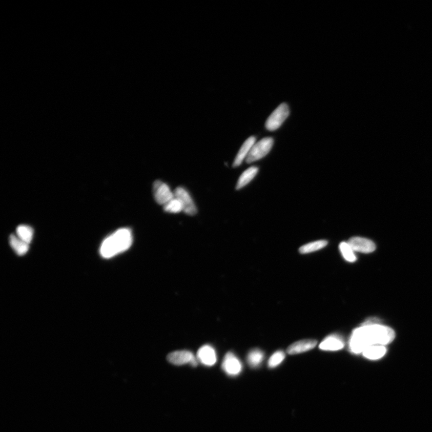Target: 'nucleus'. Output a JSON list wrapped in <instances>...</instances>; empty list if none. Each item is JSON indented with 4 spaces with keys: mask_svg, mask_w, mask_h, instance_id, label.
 <instances>
[{
    "mask_svg": "<svg viewBox=\"0 0 432 432\" xmlns=\"http://www.w3.org/2000/svg\"><path fill=\"white\" fill-rule=\"evenodd\" d=\"M395 338V333L392 328L369 319L353 332L349 342L350 350L354 354L363 353L368 346H384Z\"/></svg>",
    "mask_w": 432,
    "mask_h": 432,
    "instance_id": "obj_1",
    "label": "nucleus"
},
{
    "mask_svg": "<svg viewBox=\"0 0 432 432\" xmlns=\"http://www.w3.org/2000/svg\"><path fill=\"white\" fill-rule=\"evenodd\" d=\"M133 242L131 230L121 228L112 234L103 241L100 253L104 258H111L131 248Z\"/></svg>",
    "mask_w": 432,
    "mask_h": 432,
    "instance_id": "obj_2",
    "label": "nucleus"
},
{
    "mask_svg": "<svg viewBox=\"0 0 432 432\" xmlns=\"http://www.w3.org/2000/svg\"><path fill=\"white\" fill-rule=\"evenodd\" d=\"M274 140L272 138H265L255 143L249 153L246 162L251 163L262 159L268 154L272 149Z\"/></svg>",
    "mask_w": 432,
    "mask_h": 432,
    "instance_id": "obj_3",
    "label": "nucleus"
},
{
    "mask_svg": "<svg viewBox=\"0 0 432 432\" xmlns=\"http://www.w3.org/2000/svg\"><path fill=\"white\" fill-rule=\"evenodd\" d=\"M290 115L289 107L286 104H282L270 115L266 121L265 127L270 131H276L279 129Z\"/></svg>",
    "mask_w": 432,
    "mask_h": 432,
    "instance_id": "obj_4",
    "label": "nucleus"
},
{
    "mask_svg": "<svg viewBox=\"0 0 432 432\" xmlns=\"http://www.w3.org/2000/svg\"><path fill=\"white\" fill-rule=\"evenodd\" d=\"M168 360L171 364L177 366L188 363L193 367L198 366V358L189 351H178L171 353L168 356Z\"/></svg>",
    "mask_w": 432,
    "mask_h": 432,
    "instance_id": "obj_5",
    "label": "nucleus"
},
{
    "mask_svg": "<svg viewBox=\"0 0 432 432\" xmlns=\"http://www.w3.org/2000/svg\"><path fill=\"white\" fill-rule=\"evenodd\" d=\"M174 197L180 201L182 207V212L190 216L197 213L196 205L191 195L184 188H177L174 192Z\"/></svg>",
    "mask_w": 432,
    "mask_h": 432,
    "instance_id": "obj_6",
    "label": "nucleus"
},
{
    "mask_svg": "<svg viewBox=\"0 0 432 432\" xmlns=\"http://www.w3.org/2000/svg\"><path fill=\"white\" fill-rule=\"evenodd\" d=\"M153 192L156 201L160 205H165L174 198V193L172 192L169 186L160 181L154 182Z\"/></svg>",
    "mask_w": 432,
    "mask_h": 432,
    "instance_id": "obj_7",
    "label": "nucleus"
},
{
    "mask_svg": "<svg viewBox=\"0 0 432 432\" xmlns=\"http://www.w3.org/2000/svg\"><path fill=\"white\" fill-rule=\"evenodd\" d=\"M222 368L228 375L236 376L240 374L242 364L233 353H228L224 357Z\"/></svg>",
    "mask_w": 432,
    "mask_h": 432,
    "instance_id": "obj_8",
    "label": "nucleus"
},
{
    "mask_svg": "<svg viewBox=\"0 0 432 432\" xmlns=\"http://www.w3.org/2000/svg\"><path fill=\"white\" fill-rule=\"evenodd\" d=\"M347 243L351 245L354 252L369 254L375 251L376 246L373 241L362 237H353L349 239Z\"/></svg>",
    "mask_w": 432,
    "mask_h": 432,
    "instance_id": "obj_9",
    "label": "nucleus"
},
{
    "mask_svg": "<svg viewBox=\"0 0 432 432\" xmlns=\"http://www.w3.org/2000/svg\"><path fill=\"white\" fill-rule=\"evenodd\" d=\"M197 358L205 366H213L217 361L216 351L212 346L210 345L203 346L198 351Z\"/></svg>",
    "mask_w": 432,
    "mask_h": 432,
    "instance_id": "obj_10",
    "label": "nucleus"
},
{
    "mask_svg": "<svg viewBox=\"0 0 432 432\" xmlns=\"http://www.w3.org/2000/svg\"><path fill=\"white\" fill-rule=\"evenodd\" d=\"M317 344V341L315 340L305 339L300 340V341L292 344L288 347L287 352L290 355L303 353L314 348Z\"/></svg>",
    "mask_w": 432,
    "mask_h": 432,
    "instance_id": "obj_11",
    "label": "nucleus"
},
{
    "mask_svg": "<svg viewBox=\"0 0 432 432\" xmlns=\"http://www.w3.org/2000/svg\"><path fill=\"white\" fill-rule=\"evenodd\" d=\"M345 343L341 337L338 335H331L323 340L319 345V348L324 351H335L343 348Z\"/></svg>",
    "mask_w": 432,
    "mask_h": 432,
    "instance_id": "obj_12",
    "label": "nucleus"
},
{
    "mask_svg": "<svg viewBox=\"0 0 432 432\" xmlns=\"http://www.w3.org/2000/svg\"><path fill=\"white\" fill-rule=\"evenodd\" d=\"M255 142L256 138L254 136H251L250 138H249L246 140H245L243 144V146H241L240 150H239L236 157H235L233 163L234 167L240 166L242 162H243V160L245 159H246L249 153L251 152L252 147L254 146V144L256 143Z\"/></svg>",
    "mask_w": 432,
    "mask_h": 432,
    "instance_id": "obj_13",
    "label": "nucleus"
},
{
    "mask_svg": "<svg viewBox=\"0 0 432 432\" xmlns=\"http://www.w3.org/2000/svg\"><path fill=\"white\" fill-rule=\"evenodd\" d=\"M258 172V168L257 167H252L248 168L239 178L236 189L237 190L240 189L248 184L255 178Z\"/></svg>",
    "mask_w": 432,
    "mask_h": 432,
    "instance_id": "obj_14",
    "label": "nucleus"
},
{
    "mask_svg": "<svg viewBox=\"0 0 432 432\" xmlns=\"http://www.w3.org/2000/svg\"><path fill=\"white\" fill-rule=\"evenodd\" d=\"M10 244L12 248L18 255H24L29 251V244L20 240L15 235H10Z\"/></svg>",
    "mask_w": 432,
    "mask_h": 432,
    "instance_id": "obj_15",
    "label": "nucleus"
},
{
    "mask_svg": "<svg viewBox=\"0 0 432 432\" xmlns=\"http://www.w3.org/2000/svg\"><path fill=\"white\" fill-rule=\"evenodd\" d=\"M386 353L385 346L381 345H372L367 347L363 351V356L370 360H378Z\"/></svg>",
    "mask_w": 432,
    "mask_h": 432,
    "instance_id": "obj_16",
    "label": "nucleus"
},
{
    "mask_svg": "<svg viewBox=\"0 0 432 432\" xmlns=\"http://www.w3.org/2000/svg\"><path fill=\"white\" fill-rule=\"evenodd\" d=\"M328 242L326 240L316 241L303 245L300 248L299 251L301 254H310V253L320 250L326 246Z\"/></svg>",
    "mask_w": 432,
    "mask_h": 432,
    "instance_id": "obj_17",
    "label": "nucleus"
},
{
    "mask_svg": "<svg viewBox=\"0 0 432 432\" xmlns=\"http://www.w3.org/2000/svg\"><path fill=\"white\" fill-rule=\"evenodd\" d=\"M16 234L20 240L30 244L33 237V230L29 226L20 225L17 228Z\"/></svg>",
    "mask_w": 432,
    "mask_h": 432,
    "instance_id": "obj_18",
    "label": "nucleus"
},
{
    "mask_svg": "<svg viewBox=\"0 0 432 432\" xmlns=\"http://www.w3.org/2000/svg\"><path fill=\"white\" fill-rule=\"evenodd\" d=\"M264 357L262 351L255 349L249 353L248 357V363L252 367H256L261 364Z\"/></svg>",
    "mask_w": 432,
    "mask_h": 432,
    "instance_id": "obj_19",
    "label": "nucleus"
},
{
    "mask_svg": "<svg viewBox=\"0 0 432 432\" xmlns=\"http://www.w3.org/2000/svg\"><path fill=\"white\" fill-rule=\"evenodd\" d=\"M339 249L346 261L349 262L356 261L357 258L354 254V251L347 242H342L339 245Z\"/></svg>",
    "mask_w": 432,
    "mask_h": 432,
    "instance_id": "obj_20",
    "label": "nucleus"
},
{
    "mask_svg": "<svg viewBox=\"0 0 432 432\" xmlns=\"http://www.w3.org/2000/svg\"><path fill=\"white\" fill-rule=\"evenodd\" d=\"M163 209L165 212L171 213H178L182 212V207L181 202L178 199L174 197L171 201L167 202L163 205Z\"/></svg>",
    "mask_w": 432,
    "mask_h": 432,
    "instance_id": "obj_21",
    "label": "nucleus"
},
{
    "mask_svg": "<svg viewBox=\"0 0 432 432\" xmlns=\"http://www.w3.org/2000/svg\"><path fill=\"white\" fill-rule=\"evenodd\" d=\"M285 358V354L282 351H277L273 356L270 357L268 366L270 368H275L278 366L282 362Z\"/></svg>",
    "mask_w": 432,
    "mask_h": 432,
    "instance_id": "obj_22",
    "label": "nucleus"
}]
</instances>
